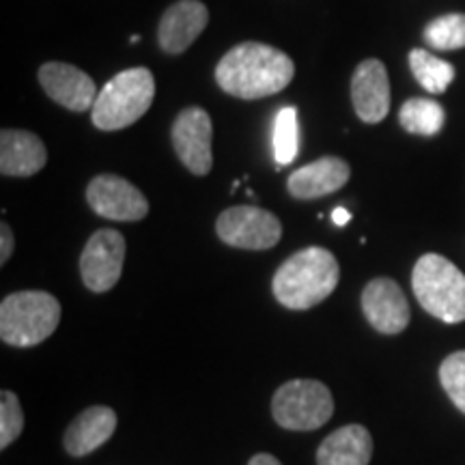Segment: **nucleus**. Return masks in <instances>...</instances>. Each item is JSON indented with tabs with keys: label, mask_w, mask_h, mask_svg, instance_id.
<instances>
[{
	"label": "nucleus",
	"mask_w": 465,
	"mask_h": 465,
	"mask_svg": "<svg viewBox=\"0 0 465 465\" xmlns=\"http://www.w3.org/2000/svg\"><path fill=\"white\" fill-rule=\"evenodd\" d=\"M295 75L291 56L267 44L243 42L231 48L216 65V83L240 100H261L287 89Z\"/></svg>",
	"instance_id": "f257e3e1"
},
{
	"label": "nucleus",
	"mask_w": 465,
	"mask_h": 465,
	"mask_svg": "<svg viewBox=\"0 0 465 465\" xmlns=\"http://www.w3.org/2000/svg\"><path fill=\"white\" fill-rule=\"evenodd\" d=\"M341 281L339 261L330 250L311 246L278 267L272 281L274 298L289 311H308L334 293Z\"/></svg>",
	"instance_id": "f03ea898"
},
{
	"label": "nucleus",
	"mask_w": 465,
	"mask_h": 465,
	"mask_svg": "<svg viewBox=\"0 0 465 465\" xmlns=\"http://www.w3.org/2000/svg\"><path fill=\"white\" fill-rule=\"evenodd\" d=\"M155 97V80L147 67H132L110 78L93 104V125L104 132L125 130L147 114Z\"/></svg>",
	"instance_id": "7ed1b4c3"
},
{
	"label": "nucleus",
	"mask_w": 465,
	"mask_h": 465,
	"mask_svg": "<svg viewBox=\"0 0 465 465\" xmlns=\"http://www.w3.org/2000/svg\"><path fill=\"white\" fill-rule=\"evenodd\" d=\"M411 289L429 315L444 323L465 322V276L441 254H422L411 272Z\"/></svg>",
	"instance_id": "20e7f679"
},
{
	"label": "nucleus",
	"mask_w": 465,
	"mask_h": 465,
	"mask_svg": "<svg viewBox=\"0 0 465 465\" xmlns=\"http://www.w3.org/2000/svg\"><path fill=\"white\" fill-rule=\"evenodd\" d=\"M61 323V304L45 291H17L0 304V339L11 347H35Z\"/></svg>",
	"instance_id": "39448f33"
},
{
	"label": "nucleus",
	"mask_w": 465,
	"mask_h": 465,
	"mask_svg": "<svg viewBox=\"0 0 465 465\" xmlns=\"http://www.w3.org/2000/svg\"><path fill=\"white\" fill-rule=\"evenodd\" d=\"M272 414L287 431H315L334 414L332 392L317 380H291L272 399Z\"/></svg>",
	"instance_id": "423d86ee"
},
{
	"label": "nucleus",
	"mask_w": 465,
	"mask_h": 465,
	"mask_svg": "<svg viewBox=\"0 0 465 465\" xmlns=\"http://www.w3.org/2000/svg\"><path fill=\"white\" fill-rule=\"evenodd\" d=\"M216 232L226 246L242 250L274 248L282 237V224L267 209L240 205L224 209L216 220Z\"/></svg>",
	"instance_id": "0eeeda50"
},
{
	"label": "nucleus",
	"mask_w": 465,
	"mask_h": 465,
	"mask_svg": "<svg viewBox=\"0 0 465 465\" xmlns=\"http://www.w3.org/2000/svg\"><path fill=\"white\" fill-rule=\"evenodd\" d=\"M125 263V237L114 229L95 231L80 257V274L93 293H106L119 282Z\"/></svg>",
	"instance_id": "6e6552de"
},
{
	"label": "nucleus",
	"mask_w": 465,
	"mask_h": 465,
	"mask_svg": "<svg viewBox=\"0 0 465 465\" xmlns=\"http://www.w3.org/2000/svg\"><path fill=\"white\" fill-rule=\"evenodd\" d=\"M213 125L207 110L190 106L179 113L171 130V141L174 153L182 164L196 177H205L213 166L212 153Z\"/></svg>",
	"instance_id": "1a4fd4ad"
},
{
	"label": "nucleus",
	"mask_w": 465,
	"mask_h": 465,
	"mask_svg": "<svg viewBox=\"0 0 465 465\" xmlns=\"http://www.w3.org/2000/svg\"><path fill=\"white\" fill-rule=\"evenodd\" d=\"M86 201L97 216L114 223H138L149 213L143 192L119 174H97L86 188Z\"/></svg>",
	"instance_id": "9d476101"
},
{
	"label": "nucleus",
	"mask_w": 465,
	"mask_h": 465,
	"mask_svg": "<svg viewBox=\"0 0 465 465\" xmlns=\"http://www.w3.org/2000/svg\"><path fill=\"white\" fill-rule=\"evenodd\" d=\"M362 311L377 332L399 334L410 323V304L392 278H375L362 291Z\"/></svg>",
	"instance_id": "9b49d317"
},
{
	"label": "nucleus",
	"mask_w": 465,
	"mask_h": 465,
	"mask_svg": "<svg viewBox=\"0 0 465 465\" xmlns=\"http://www.w3.org/2000/svg\"><path fill=\"white\" fill-rule=\"evenodd\" d=\"M39 83L52 102L61 104L72 113H84L93 108L97 100L95 83L91 75L80 67L67 65V63H44L39 67Z\"/></svg>",
	"instance_id": "f8f14e48"
},
{
	"label": "nucleus",
	"mask_w": 465,
	"mask_h": 465,
	"mask_svg": "<svg viewBox=\"0 0 465 465\" xmlns=\"http://www.w3.org/2000/svg\"><path fill=\"white\" fill-rule=\"evenodd\" d=\"M351 102L364 124H381L391 113V80L381 61L366 58L351 78Z\"/></svg>",
	"instance_id": "ddd939ff"
},
{
	"label": "nucleus",
	"mask_w": 465,
	"mask_h": 465,
	"mask_svg": "<svg viewBox=\"0 0 465 465\" xmlns=\"http://www.w3.org/2000/svg\"><path fill=\"white\" fill-rule=\"evenodd\" d=\"M209 25V11L201 0H177L162 15L158 44L166 54H183Z\"/></svg>",
	"instance_id": "4468645a"
},
{
	"label": "nucleus",
	"mask_w": 465,
	"mask_h": 465,
	"mask_svg": "<svg viewBox=\"0 0 465 465\" xmlns=\"http://www.w3.org/2000/svg\"><path fill=\"white\" fill-rule=\"evenodd\" d=\"M351 177V168L336 155H325L289 174L287 190L293 199L312 201L334 194Z\"/></svg>",
	"instance_id": "2eb2a0df"
},
{
	"label": "nucleus",
	"mask_w": 465,
	"mask_h": 465,
	"mask_svg": "<svg viewBox=\"0 0 465 465\" xmlns=\"http://www.w3.org/2000/svg\"><path fill=\"white\" fill-rule=\"evenodd\" d=\"M48 162V149L37 134L3 130L0 134V173L5 177H33Z\"/></svg>",
	"instance_id": "dca6fc26"
},
{
	"label": "nucleus",
	"mask_w": 465,
	"mask_h": 465,
	"mask_svg": "<svg viewBox=\"0 0 465 465\" xmlns=\"http://www.w3.org/2000/svg\"><path fill=\"white\" fill-rule=\"evenodd\" d=\"M116 429V414L114 410L104 405H93L84 410L83 414L74 418L65 431V450L72 457H84L91 455L93 450L100 449L102 444L113 438Z\"/></svg>",
	"instance_id": "f3484780"
},
{
	"label": "nucleus",
	"mask_w": 465,
	"mask_h": 465,
	"mask_svg": "<svg viewBox=\"0 0 465 465\" xmlns=\"http://www.w3.org/2000/svg\"><path fill=\"white\" fill-rule=\"evenodd\" d=\"M373 438L362 424H347L328 435L317 450V465H369Z\"/></svg>",
	"instance_id": "a211bd4d"
},
{
	"label": "nucleus",
	"mask_w": 465,
	"mask_h": 465,
	"mask_svg": "<svg viewBox=\"0 0 465 465\" xmlns=\"http://www.w3.org/2000/svg\"><path fill=\"white\" fill-rule=\"evenodd\" d=\"M446 113L438 102L411 97L399 110V124L403 130L418 136H435L444 127Z\"/></svg>",
	"instance_id": "6ab92c4d"
},
{
	"label": "nucleus",
	"mask_w": 465,
	"mask_h": 465,
	"mask_svg": "<svg viewBox=\"0 0 465 465\" xmlns=\"http://www.w3.org/2000/svg\"><path fill=\"white\" fill-rule=\"evenodd\" d=\"M410 69L411 74H414V78L418 80V84H420L424 91L433 93V95L444 93L450 86L452 80H455V67L427 50L410 52Z\"/></svg>",
	"instance_id": "aec40b11"
},
{
	"label": "nucleus",
	"mask_w": 465,
	"mask_h": 465,
	"mask_svg": "<svg viewBox=\"0 0 465 465\" xmlns=\"http://www.w3.org/2000/svg\"><path fill=\"white\" fill-rule=\"evenodd\" d=\"M300 130H298V108L287 106L278 110L274 121V160L278 166H287L298 158Z\"/></svg>",
	"instance_id": "412c9836"
},
{
	"label": "nucleus",
	"mask_w": 465,
	"mask_h": 465,
	"mask_svg": "<svg viewBox=\"0 0 465 465\" xmlns=\"http://www.w3.org/2000/svg\"><path fill=\"white\" fill-rule=\"evenodd\" d=\"M424 42L433 50H459L465 48V14H449L435 17L424 26Z\"/></svg>",
	"instance_id": "4be33fe9"
},
{
	"label": "nucleus",
	"mask_w": 465,
	"mask_h": 465,
	"mask_svg": "<svg viewBox=\"0 0 465 465\" xmlns=\"http://www.w3.org/2000/svg\"><path fill=\"white\" fill-rule=\"evenodd\" d=\"M25 429V411L14 392L3 391L0 394V449H9V444L20 438Z\"/></svg>",
	"instance_id": "5701e85b"
},
{
	"label": "nucleus",
	"mask_w": 465,
	"mask_h": 465,
	"mask_svg": "<svg viewBox=\"0 0 465 465\" xmlns=\"http://www.w3.org/2000/svg\"><path fill=\"white\" fill-rule=\"evenodd\" d=\"M440 381L452 403L465 414V351L452 353L441 362Z\"/></svg>",
	"instance_id": "b1692460"
},
{
	"label": "nucleus",
	"mask_w": 465,
	"mask_h": 465,
	"mask_svg": "<svg viewBox=\"0 0 465 465\" xmlns=\"http://www.w3.org/2000/svg\"><path fill=\"white\" fill-rule=\"evenodd\" d=\"M11 254H14V232L7 223H3L0 226V263H7Z\"/></svg>",
	"instance_id": "393cba45"
},
{
	"label": "nucleus",
	"mask_w": 465,
	"mask_h": 465,
	"mask_svg": "<svg viewBox=\"0 0 465 465\" xmlns=\"http://www.w3.org/2000/svg\"><path fill=\"white\" fill-rule=\"evenodd\" d=\"M248 465H282V463L278 461L276 457L267 455V452H259V455H254L252 459H250Z\"/></svg>",
	"instance_id": "a878e982"
},
{
	"label": "nucleus",
	"mask_w": 465,
	"mask_h": 465,
	"mask_svg": "<svg viewBox=\"0 0 465 465\" xmlns=\"http://www.w3.org/2000/svg\"><path fill=\"white\" fill-rule=\"evenodd\" d=\"M332 220H334L336 226H345L349 220H351V213H349L345 207H336L332 212Z\"/></svg>",
	"instance_id": "bb28decb"
}]
</instances>
